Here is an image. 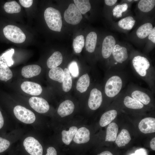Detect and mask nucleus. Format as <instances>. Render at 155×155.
Listing matches in <instances>:
<instances>
[{"mask_svg": "<svg viewBox=\"0 0 155 155\" xmlns=\"http://www.w3.org/2000/svg\"><path fill=\"white\" fill-rule=\"evenodd\" d=\"M75 106L73 102L70 100H66L60 104L57 113L61 117H64L71 114Z\"/></svg>", "mask_w": 155, "mask_h": 155, "instance_id": "nucleus-17", "label": "nucleus"}, {"mask_svg": "<svg viewBox=\"0 0 155 155\" xmlns=\"http://www.w3.org/2000/svg\"><path fill=\"white\" fill-rule=\"evenodd\" d=\"M130 155H148L147 151L144 148H141L137 150L135 153Z\"/></svg>", "mask_w": 155, "mask_h": 155, "instance_id": "nucleus-40", "label": "nucleus"}, {"mask_svg": "<svg viewBox=\"0 0 155 155\" xmlns=\"http://www.w3.org/2000/svg\"><path fill=\"white\" fill-rule=\"evenodd\" d=\"M103 93L98 89L94 88L91 90L88 104L91 110H95L101 105L103 101Z\"/></svg>", "mask_w": 155, "mask_h": 155, "instance_id": "nucleus-11", "label": "nucleus"}, {"mask_svg": "<svg viewBox=\"0 0 155 155\" xmlns=\"http://www.w3.org/2000/svg\"><path fill=\"white\" fill-rule=\"evenodd\" d=\"M64 15L66 22L73 25L79 24L82 18V14L75 4L73 3L69 5L65 11Z\"/></svg>", "mask_w": 155, "mask_h": 155, "instance_id": "nucleus-8", "label": "nucleus"}, {"mask_svg": "<svg viewBox=\"0 0 155 155\" xmlns=\"http://www.w3.org/2000/svg\"><path fill=\"white\" fill-rule=\"evenodd\" d=\"M138 128L141 132L145 134L155 132V118L147 117L143 119L139 124Z\"/></svg>", "mask_w": 155, "mask_h": 155, "instance_id": "nucleus-15", "label": "nucleus"}, {"mask_svg": "<svg viewBox=\"0 0 155 155\" xmlns=\"http://www.w3.org/2000/svg\"><path fill=\"white\" fill-rule=\"evenodd\" d=\"M19 1L23 7L26 8H28L30 7L32 5L33 0H20Z\"/></svg>", "mask_w": 155, "mask_h": 155, "instance_id": "nucleus-38", "label": "nucleus"}, {"mask_svg": "<svg viewBox=\"0 0 155 155\" xmlns=\"http://www.w3.org/2000/svg\"><path fill=\"white\" fill-rule=\"evenodd\" d=\"M151 148L153 150H155V137H153L151 140L150 143Z\"/></svg>", "mask_w": 155, "mask_h": 155, "instance_id": "nucleus-44", "label": "nucleus"}, {"mask_svg": "<svg viewBox=\"0 0 155 155\" xmlns=\"http://www.w3.org/2000/svg\"><path fill=\"white\" fill-rule=\"evenodd\" d=\"M132 1V0H128V1Z\"/></svg>", "mask_w": 155, "mask_h": 155, "instance_id": "nucleus-47", "label": "nucleus"}, {"mask_svg": "<svg viewBox=\"0 0 155 155\" xmlns=\"http://www.w3.org/2000/svg\"><path fill=\"white\" fill-rule=\"evenodd\" d=\"M64 71V75L62 82V88L64 91L67 92L69 91L72 88V79L67 68H65Z\"/></svg>", "mask_w": 155, "mask_h": 155, "instance_id": "nucleus-31", "label": "nucleus"}, {"mask_svg": "<svg viewBox=\"0 0 155 155\" xmlns=\"http://www.w3.org/2000/svg\"><path fill=\"white\" fill-rule=\"evenodd\" d=\"M23 145L26 150L30 155H42V147L34 137L29 136L26 137L23 141Z\"/></svg>", "mask_w": 155, "mask_h": 155, "instance_id": "nucleus-9", "label": "nucleus"}, {"mask_svg": "<svg viewBox=\"0 0 155 155\" xmlns=\"http://www.w3.org/2000/svg\"><path fill=\"white\" fill-rule=\"evenodd\" d=\"M89 130L86 127H82L78 129L73 137L74 142L77 144H84L90 139Z\"/></svg>", "mask_w": 155, "mask_h": 155, "instance_id": "nucleus-16", "label": "nucleus"}, {"mask_svg": "<svg viewBox=\"0 0 155 155\" xmlns=\"http://www.w3.org/2000/svg\"><path fill=\"white\" fill-rule=\"evenodd\" d=\"M41 67L38 65H29L22 67L21 74L23 77L29 78L38 75L41 72Z\"/></svg>", "mask_w": 155, "mask_h": 155, "instance_id": "nucleus-18", "label": "nucleus"}, {"mask_svg": "<svg viewBox=\"0 0 155 155\" xmlns=\"http://www.w3.org/2000/svg\"><path fill=\"white\" fill-rule=\"evenodd\" d=\"M123 12L121 5H118L116 6L113 10V15L117 18L121 17Z\"/></svg>", "mask_w": 155, "mask_h": 155, "instance_id": "nucleus-37", "label": "nucleus"}, {"mask_svg": "<svg viewBox=\"0 0 155 155\" xmlns=\"http://www.w3.org/2000/svg\"><path fill=\"white\" fill-rule=\"evenodd\" d=\"M64 75V70L59 67L51 69L49 73V76L50 79L60 83L63 82Z\"/></svg>", "mask_w": 155, "mask_h": 155, "instance_id": "nucleus-26", "label": "nucleus"}, {"mask_svg": "<svg viewBox=\"0 0 155 155\" xmlns=\"http://www.w3.org/2000/svg\"><path fill=\"white\" fill-rule=\"evenodd\" d=\"M132 65L136 75L146 83L150 90L154 94L155 70L148 59L140 55H135L132 59Z\"/></svg>", "mask_w": 155, "mask_h": 155, "instance_id": "nucleus-1", "label": "nucleus"}, {"mask_svg": "<svg viewBox=\"0 0 155 155\" xmlns=\"http://www.w3.org/2000/svg\"><path fill=\"white\" fill-rule=\"evenodd\" d=\"M118 130V127L115 123H110L107 127L105 141L114 142L116 140Z\"/></svg>", "mask_w": 155, "mask_h": 155, "instance_id": "nucleus-24", "label": "nucleus"}, {"mask_svg": "<svg viewBox=\"0 0 155 155\" xmlns=\"http://www.w3.org/2000/svg\"><path fill=\"white\" fill-rule=\"evenodd\" d=\"M97 155H113L110 151H105L102 152L100 154H98Z\"/></svg>", "mask_w": 155, "mask_h": 155, "instance_id": "nucleus-45", "label": "nucleus"}, {"mask_svg": "<svg viewBox=\"0 0 155 155\" xmlns=\"http://www.w3.org/2000/svg\"><path fill=\"white\" fill-rule=\"evenodd\" d=\"M125 92L132 98L145 105L150 103L154 94L150 90L138 86L132 82L128 85Z\"/></svg>", "mask_w": 155, "mask_h": 155, "instance_id": "nucleus-4", "label": "nucleus"}, {"mask_svg": "<svg viewBox=\"0 0 155 155\" xmlns=\"http://www.w3.org/2000/svg\"><path fill=\"white\" fill-rule=\"evenodd\" d=\"M3 31L5 37L13 42L20 43L25 40V34L19 28L16 26L8 25L3 28Z\"/></svg>", "mask_w": 155, "mask_h": 155, "instance_id": "nucleus-6", "label": "nucleus"}, {"mask_svg": "<svg viewBox=\"0 0 155 155\" xmlns=\"http://www.w3.org/2000/svg\"><path fill=\"white\" fill-rule=\"evenodd\" d=\"M5 121L3 114L0 110V130L4 127Z\"/></svg>", "mask_w": 155, "mask_h": 155, "instance_id": "nucleus-42", "label": "nucleus"}, {"mask_svg": "<svg viewBox=\"0 0 155 155\" xmlns=\"http://www.w3.org/2000/svg\"><path fill=\"white\" fill-rule=\"evenodd\" d=\"M97 40V35L94 32H91L87 36L85 47L86 51L90 53L93 52L95 49Z\"/></svg>", "mask_w": 155, "mask_h": 155, "instance_id": "nucleus-20", "label": "nucleus"}, {"mask_svg": "<svg viewBox=\"0 0 155 155\" xmlns=\"http://www.w3.org/2000/svg\"><path fill=\"white\" fill-rule=\"evenodd\" d=\"M131 140V137L128 131L123 129L117 137L115 143L119 147L125 146Z\"/></svg>", "mask_w": 155, "mask_h": 155, "instance_id": "nucleus-22", "label": "nucleus"}, {"mask_svg": "<svg viewBox=\"0 0 155 155\" xmlns=\"http://www.w3.org/2000/svg\"><path fill=\"white\" fill-rule=\"evenodd\" d=\"M13 112L16 118L23 123L31 124L36 120V116L34 113L22 106H16L14 108Z\"/></svg>", "mask_w": 155, "mask_h": 155, "instance_id": "nucleus-7", "label": "nucleus"}, {"mask_svg": "<svg viewBox=\"0 0 155 155\" xmlns=\"http://www.w3.org/2000/svg\"><path fill=\"white\" fill-rule=\"evenodd\" d=\"M108 74L104 87L105 96L110 99L117 97L128 80L126 73L122 70H108Z\"/></svg>", "mask_w": 155, "mask_h": 155, "instance_id": "nucleus-2", "label": "nucleus"}, {"mask_svg": "<svg viewBox=\"0 0 155 155\" xmlns=\"http://www.w3.org/2000/svg\"><path fill=\"white\" fill-rule=\"evenodd\" d=\"M115 44V40L112 36L108 35L105 38L102 44L101 52L104 59H110Z\"/></svg>", "mask_w": 155, "mask_h": 155, "instance_id": "nucleus-12", "label": "nucleus"}, {"mask_svg": "<svg viewBox=\"0 0 155 155\" xmlns=\"http://www.w3.org/2000/svg\"><path fill=\"white\" fill-rule=\"evenodd\" d=\"M117 112L115 109H111L104 113L101 116L99 121L100 125L104 127L110 124L117 115Z\"/></svg>", "mask_w": 155, "mask_h": 155, "instance_id": "nucleus-19", "label": "nucleus"}, {"mask_svg": "<svg viewBox=\"0 0 155 155\" xmlns=\"http://www.w3.org/2000/svg\"><path fill=\"white\" fill-rule=\"evenodd\" d=\"M122 7V10L123 12H124L126 11L128 7V5L126 3H123L121 5Z\"/></svg>", "mask_w": 155, "mask_h": 155, "instance_id": "nucleus-46", "label": "nucleus"}, {"mask_svg": "<svg viewBox=\"0 0 155 155\" xmlns=\"http://www.w3.org/2000/svg\"><path fill=\"white\" fill-rule=\"evenodd\" d=\"M22 90L25 93L33 96L40 94L42 90L41 86L35 82L25 81L21 85Z\"/></svg>", "mask_w": 155, "mask_h": 155, "instance_id": "nucleus-14", "label": "nucleus"}, {"mask_svg": "<svg viewBox=\"0 0 155 155\" xmlns=\"http://www.w3.org/2000/svg\"><path fill=\"white\" fill-rule=\"evenodd\" d=\"M148 39L155 43V27H154L148 35Z\"/></svg>", "mask_w": 155, "mask_h": 155, "instance_id": "nucleus-41", "label": "nucleus"}, {"mask_svg": "<svg viewBox=\"0 0 155 155\" xmlns=\"http://www.w3.org/2000/svg\"><path fill=\"white\" fill-rule=\"evenodd\" d=\"M4 9L7 13H18L21 11L20 5L16 1L7 2L4 5Z\"/></svg>", "mask_w": 155, "mask_h": 155, "instance_id": "nucleus-28", "label": "nucleus"}, {"mask_svg": "<svg viewBox=\"0 0 155 155\" xmlns=\"http://www.w3.org/2000/svg\"><path fill=\"white\" fill-rule=\"evenodd\" d=\"M11 144L8 139L5 137L0 136V153H2L7 149Z\"/></svg>", "mask_w": 155, "mask_h": 155, "instance_id": "nucleus-36", "label": "nucleus"}, {"mask_svg": "<svg viewBox=\"0 0 155 155\" xmlns=\"http://www.w3.org/2000/svg\"><path fill=\"white\" fill-rule=\"evenodd\" d=\"M155 5L154 0H141L138 3V7L141 11L147 12L152 10Z\"/></svg>", "mask_w": 155, "mask_h": 155, "instance_id": "nucleus-29", "label": "nucleus"}, {"mask_svg": "<svg viewBox=\"0 0 155 155\" xmlns=\"http://www.w3.org/2000/svg\"><path fill=\"white\" fill-rule=\"evenodd\" d=\"M152 24L147 23L140 26L137 30L136 34L140 38L143 39L149 35L153 29Z\"/></svg>", "mask_w": 155, "mask_h": 155, "instance_id": "nucleus-27", "label": "nucleus"}, {"mask_svg": "<svg viewBox=\"0 0 155 155\" xmlns=\"http://www.w3.org/2000/svg\"><path fill=\"white\" fill-rule=\"evenodd\" d=\"M73 1L81 14H85L91 9V6L89 0H74Z\"/></svg>", "mask_w": 155, "mask_h": 155, "instance_id": "nucleus-32", "label": "nucleus"}, {"mask_svg": "<svg viewBox=\"0 0 155 155\" xmlns=\"http://www.w3.org/2000/svg\"><path fill=\"white\" fill-rule=\"evenodd\" d=\"M47 153L45 155H57L56 149L53 147H49L46 150Z\"/></svg>", "mask_w": 155, "mask_h": 155, "instance_id": "nucleus-39", "label": "nucleus"}, {"mask_svg": "<svg viewBox=\"0 0 155 155\" xmlns=\"http://www.w3.org/2000/svg\"><path fill=\"white\" fill-rule=\"evenodd\" d=\"M117 1V0H105L104 2L106 5L111 6L114 5Z\"/></svg>", "mask_w": 155, "mask_h": 155, "instance_id": "nucleus-43", "label": "nucleus"}, {"mask_svg": "<svg viewBox=\"0 0 155 155\" xmlns=\"http://www.w3.org/2000/svg\"><path fill=\"white\" fill-rule=\"evenodd\" d=\"M13 76L12 71L6 64L0 65V80L6 82Z\"/></svg>", "mask_w": 155, "mask_h": 155, "instance_id": "nucleus-33", "label": "nucleus"}, {"mask_svg": "<svg viewBox=\"0 0 155 155\" xmlns=\"http://www.w3.org/2000/svg\"><path fill=\"white\" fill-rule=\"evenodd\" d=\"M119 95L123 99L124 105L128 108L133 110H140L144 107L145 105L132 98L125 91H122Z\"/></svg>", "mask_w": 155, "mask_h": 155, "instance_id": "nucleus-13", "label": "nucleus"}, {"mask_svg": "<svg viewBox=\"0 0 155 155\" xmlns=\"http://www.w3.org/2000/svg\"><path fill=\"white\" fill-rule=\"evenodd\" d=\"M44 16L49 29L55 31H61L62 26V17L58 10L52 7H48L44 11Z\"/></svg>", "mask_w": 155, "mask_h": 155, "instance_id": "nucleus-5", "label": "nucleus"}, {"mask_svg": "<svg viewBox=\"0 0 155 155\" xmlns=\"http://www.w3.org/2000/svg\"><path fill=\"white\" fill-rule=\"evenodd\" d=\"M90 77L87 73L83 75L78 79L76 85V89L80 93L85 92L90 84Z\"/></svg>", "mask_w": 155, "mask_h": 155, "instance_id": "nucleus-23", "label": "nucleus"}, {"mask_svg": "<svg viewBox=\"0 0 155 155\" xmlns=\"http://www.w3.org/2000/svg\"><path fill=\"white\" fill-rule=\"evenodd\" d=\"M68 69L72 76L76 78L79 75V70L77 63L75 61L71 62L69 65Z\"/></svg>", "mask_w": 155, "mask_h": 155, "instance_id": "nucleus-35", "label": "nucleus"}, {"mask_svg": "<svg viewBox=\"0 0 155 155\" xmlns=\"http://www.w3.org/2000/svg\"><path fill=\"white\" fill-rule=\"evenodd\" d=\"M135 21L133 17L129 16L123 18L118 22V25L121 28L127 30H131L134 25Z\"/></svg>", "mask_w": 155, "mask_h": 155, "instance_id": "nucleus-30", "label": "nucleus"}, {"mask_svg": "<svg viewBox=\"0 0 155 155\" xmlns=\"http://www.w3.org/2000/svg\"><path fill=\"white\" fill-rule=\"evenodd\" d=\"M62 61L61 53L59 51H55L48 59L47 65L50 68H55L61 64Z\"/></svg>", "mask_w": 155, "mask_h": 155, "instance_id": "nucleus-21", "label": "nucleus"}, {"mask_svg": "<svg viewBox=\"0 0 155 155\" xmlns=\"http://www.w3.org/2000/svg\"><path fill=\"white\" fill-rule=\"evenodd\" d=\"M73 46L75 52L80 53L82 51L84 45V38L83 35L76 36L73 39Z\"/></svg>", "mask_w": 155, "mask_h": 155, "instance_id": "nucleus-34", "label": "nucleus"}, {"mask_svg": "<svg viewBox=\"0 0 155 155\" xmlns=\"http://www.w3.org/2000/svg\"><path fill=\"white\" fill-rule=\"evenodd\" d=\"M109 62L108 70H122L123 64L129 58L127 48L119 44L115 45ZM110 57V58H111Z\"/></svg>", "mask_w": 155, "mask_h": 155, "instance_id": "nucleus-3", "label": "nucleus"}, {"mask_svg": "<svg viewBox=\"0 0 155 155\" xmlns=\"http://www.w3.org/2000/svg\"><path fill=\"white\" fill-rule=\"evenodd\" d=\"M78 128L75 126L71 127L68 131L63 130L61 133L62 139L63 143L69 145L73 140L77 130Z\"/></svg>", "mask_w": 155, "mask_h": 155, "instance_id": "nucleus-25", "label": "nucleus"}, {"mask_svg": "<svg viewBox=\"0 0 155 155\" xmlns=\"http://www.w3.org/2000/svg\"><path fill=\"white\" fill-rule=\"evenodd\" d=\"M30 106L36 112L40 113H44L48 111L49 105L47 101L43 98L33 96L29 100Z\"/></svg>", "mask_w": 155, "mask_h": 155, "instance_id": "nucleus-10", "label": "nucleus"}]
</instances>
